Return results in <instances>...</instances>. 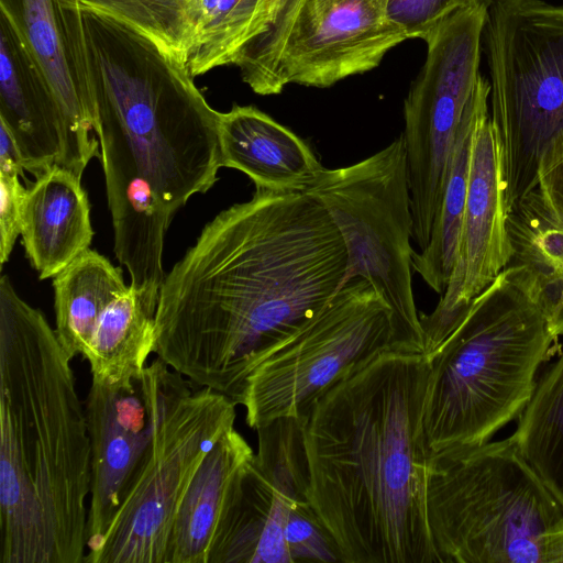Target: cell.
<instances>
[{
    "label": "cell",
    "mask_w": 563,
    "mask_h": 563,
    "mask_svg": "<svg viewBox=\"0 0 563 563\" xmlns=\"http://www.w3.org/2000/svg\"><path fill=\"white\" fill-rule=\"evenodd\" d=\"M483 46L509 216L563 157V5L490 0Z\"/></svg>",
    "instance_id": "cell-8"
},
{
    "label": "cell",
    "mask_w": 563,
    "mask_h": 563,
    "mask_svg": "<svg viewBox=\"0 0 563 563\" xmlns=\"http://www.w3.org/2000/svg\"><path fill=\"white\" fill-rule=\"evenodd\" d=\"M146 446L120 507L86 563H165L179 505L216 442L234 428L236 404L195 385L156 357L142 373Z\"/></svg>",
    "instance_id": "cell-7"
},
{
    "label": "cell",
    "mask_w": 563,
    "mask_h": 563,
    "mask_svg": "<svg viewBox=\"0 0 563 563\" xmlns=\"http://www.w3.org/2000/svg\"><path fill=\"white\" fill-rule=\"evenodd\" d=\"M254 453L234 428L216 442L179 505L165 563H210Z\"/></svg>",
    "instance_id": "cell-19"
},
{
    "label": "cell",
    "mask_w": 563,
    "mask_h": 563,
    "mask_svg": "<svg viewBox=\"0 0 563 563\" xmlns=\"http://www.w3.org/2000/svg\"><path fill=\"white\" fill-rule=\"evenodd\" d=\"M424 353L389 352L303 419L310 501L342 563H440L427 515Z\"/></svg>",
    "instance_id": "cell-2"
},
{
    "label": "cell",
    "mask_w": 563,
    "mask_h": 563,
    "mask_svg": "<svg viewBox=\"0 0 563 563\" xmlns=\"http://www.w3.org/2000/svg\"><path fill=\"white\" fill-rule=\"evenodd\" d=\"M81 13L93 130L130 147L175 214L218 180L221 112L196 87L187 64L106 15Z\"/></svg>",
    "instance_id": "cell-4"
},
{
    "label": "cell",
    "mask_w": 563,
    "mask_h": 563,
    "mask_svg": "<svg viewBox=\"0 0 563 563\" xmlns=\"http://www.w3.org/2000/svg\"><path fill=\"white\" fill-rule=\"evenodd\" d=\"M0 125L9 132L23 169L35 177L53 166L81 177L90 162L37 59L1 13Z\"/></svg>",
    "instance_id": "cell-15"
},
{
    "label": "cell",
    "mask_w": 563,
    "mask_h": 563,
    "mask_svg": "<svg viewBox=\"0 0 563 563\" xmlns=\"http://www.w3.org/2000/svg\"><path fill=\"white\" fill-rule=\"evenodd\" d=\"M194 40L187 66L196 77L234 65L243 48L273 25L283 0H188Z\"/></svg>",
    "instance_id": "cell-25"
},
{
    "label": "cell",
    "mask_w": 563,
    "mask_h": 563,
    "mask_svg": "<svg viewBox=\"0 0 563 563\" xmlns=\"http://www.w3.org/2000/svg\"><path fill=\"white\" fill-rule=\"evenodd\" d=\"M81 177L53 166L27 188L21 236L40 279L54 278L89 250L93 236L90 206Z\"/></svg>",
    "instance_id": "cell-21"
},
{
    "label": "cell",
    "mask_w": 563,
    "mask_h": 563,
    "mask_svg": "<svg viewBox=\"0 0 563 563\" xmlns=\"http://www.w3.org/2000/svg\"><path fill=\"white\" fill-rule=\"evenodd\" d=\"M388 0H301L264 96L289 84L328 88L376 68L407 40L387 16Z\"/></svg>",
    "instance_id": "cell-14"
},
{
    "label": "cell",
    "mask_w": 563,
    "mask_h": 563,
    "mask_svg": "<svg viewBox=\"0 0 563 563\" xmlns=\"http://www.w3.org/2000/svg\"><path fill=\"white\" fill-rule=\"evenodd\" d=\"M85 409L91 446L89 553L108 532L148 441L150 417L142 375L129 385L91 382Z\"/></svg>",
    "instance_id": "cell-16"
},
{
    "label": "cell",
    "mask_w": 563,
    "mask_h": 563,
    "mask_svg": "<svg viewBox=\"0 0 563 563\" xmlns=\"http://www.w3.org/2000/svg\"><path fill=\"white\" fill-rule=\"evenodd\" d=\"M256 432L257 452L210 563H291L286 539L306 537L320 527L310 501L301 423L279 419Z\"/></svg>",
    "instance_id": "cell-12"
},
{
    "label": "cell",
    "mask_w": 563,
    "mask_h": 563,
    "mask_svg": "<svg viewBox=\"0 0 563 563\" xmlns=\"http://www.w3.org/2000/svg\"><path fill=\"white\" fill-rule=\"evenodd\" d=\"M490 86L466 112L455 140L441 202L427 246L412 254V269L435 292L448 287L456 256L466 202L473 135L483 114L488 112Z\"/></svg>",
    "instance_id": "cell-23"
},
{
    "label": "cell",
    "mask_w": 563,
    "mask_h": 563,
    "mask_svg": "<svg viewBox=\"0 0 563 563\" xmlns=\"http://www.w3.org/2000/svg\"><path fill=\"white\" fill-rule=\"evenodd\" d=\"M82 8L106 15L142 34L164 53L187 64L194 40L188 0H79Z\"/></svg>",
    "instance_id": "cell-27"
},
{
    "label": "cell",
    "mask_w": 563,
    "mask_h": 563,
    "mask_svg": "<svg viewBox=\"0 0 563 563\" xmlns=\"http://www.w3.org/2000/svg\"><path fill=\"white\" fill-rule=\"evenodd\" d=\"M555 339L532 271L511 262L429 357L423 432L430 454L485 443L520 417Z\"/></svg>",
    "instance_id": "cell-5"
},
{
    "label": "cell",
    "mask_w": 563,
    "mask_h": 563,
    "mask_svg": "<svg viewBox=\"0 0 563 563\" xmlns=\"http://www.w3.org/2000/svg\"><path fill=\"white\" fill-rule=\"evenodd\" d=\"M427 515L440 563H563V506L514 434L430 454Z\"/></svg>",
    "instance_id": "cell-6"
},
{
    "label": "cell",
    "mask_w": 563,
    "mask_h": 563,
    "mask_svg": "<svg viewBox=\"0 0 563 563\" xmlns=\"http://www.w3.org/2000/svg\"><path fill=\"white\" fill-rule=\"evenodd\" d=\"M346 266L343 238L314 197L256 189L208 222L165 275L154 353L238 405L254 365L329 305Z\"/></svg>",
    "instance_id": "cell-1"
},
{
    "label": "cell",
    "mask_w": 563,
    "mask_h": 563,
    "mask_svg": "<svg viewBox=\"0 0 563 563\" xmlns=\"http://www.w3.org/2000/svg\"><path fill=\"white\" fill-rule=\"evenodd\" d=\"M157 300L129 285L102 312L82 356L92 382L129 385L142 375L154 353Z\"/></svg>",
    "instance_id": "cell-22"
},
{
    "label": "cell",
    "mask_w": 563,
    "mask_h": 563,
    "mask_svg": "<svg viewBox=\"0 0 563 563\" xmlns=\"http://www.w3.org/2000/svg\"><path fill=\"white\" fill-rule=\"evenodd\" d=\"M222 167L247 175L256 189L305 192L324 169L310 146L253 106L220 113Z\"/></svg>",
    "instance_id": "cell-20"
},
{
    "label": "cell",
    "mask_w": 563,
    "mask_h": 563,
    "mask_svg": "<svg viewBox=\"0 0 563 563\" xmlns=\"http://www.w3.org/2000/svg\"><path fill=\"white\" fill-rule=\"evenodd\" d=\"M534 278L549 328L555 338L563 336V263L555 271Z\"/></svg>",
    "instance_id": "cell-31"
},
{
    "label": "cell",
    "mask_w": 563,
    "mask_h": 563,
    "mask_svg": "<svg viewBox=\"0 0 563 563\" xmlns=\"http://www.w3.org/2000/svg\"><path fill=\"white\" fill-rule=\"evenodd\" d=\"M477 0H388V20L408 38H422Z\"/></svg>",
    "instance_id": "cell-29"
},
{
    "label": "cell",
    "mask_w": 563,
    "mask_h": 563,
    "mask_svg": "<svg viewBox=\"0 0 563 563\" xmlns=\"http://www.w3.org/2000/svg\"><path fill=\"white\" fill-rule=\"evenodd\" d=\"M503 158L488 112L472 142L470 175L454 267L446 289L429 314H420L424 354L432 356L456 328L472 300L511 262Z\"/></svg>",
    "instance_id": "cell-13"
},
{
    "label": "cell",
    "mask_w": 563,
    "mask_h": 563,
    "mask_svg": "<svg viewBox=\"0 0 563 563\" xmlns=\"http://www.w3.org/2000/svg\"><path fill=\"white\" fill-rule=\"evenodd\" d=\"M305 192L327 209L343 238V284L367 280L389 306L399 334L424 353L412 291L413 217L402 135L355 164L324 168Z\"/></svg>",
    "instance_id": "cell-10"
},
{
    "label": "cell",
    "mask_w": 563,
    "mask_h": 563,
    "mask_svg": "<svg viewBox=\"0 0 563 563\" xmlns=\"http://www.w3.org/2000/svg\"><path fill=\"white\" fill-rule=\"evenodd\" d=\"M389 352L423 353L399 334L389 306L371 284L354 278L261 357L238 404L254 430L279 418L305 419L331 388Z\"/></svg>",
    "instance_id": "cell-9"
},
{
    "label": "cell",
    "mask_w": 563,
    "mask_h": 563,
    "mask_svg": "<svg viewBox=\"0 0 563 563\" xmlns=\"http://www.w3.org/2000/svg\"><path fill=\"white\" fill-rule=\"evenodd\" d=\"M514 435L525 460L563 506V351L537 383Z\"/></svg>",
    "instance_id": "cell-26"
},
{
    "label": "cell",
    "mask_w": 563,
    "mask_h": 563,
    "mask_svg": "<svg viewBox=\"0 0 563 563\" xmlns=\"http://www.w3.org/2000/svg\"><path fill=\"white\" fill-rule=\"evenodd\" d=\"M108 207L114 233V254L137 290L158 297L165 278L164 238L174 213L143 177L130 147L121 140L98 135Z\"/></svg>",
    "instance_id": "cell-18"
},
{
    "label": "cell",
    "mask_w": 563,
    "mask_h": 563,
    "mask_svg": "<svg viewBox=\"0 0 563 563\" xmlns=\"http://www.w3.org/2000/svg\"><path fill=\"white\" fill-rule=\"evenodd\" d=\"M16 148L9 132L0 125V264L9 261L21 235L22 209L27 188L21 184L22 175Z\"/></svg>",
    "instance_id": "cell-28"
},
{
    "label": "cell",
    "mask_w": 563,
    "mask_h": 563,
    "mask_svg": "<svg viewBox=\"0 0 563 563\" xmlns=\"http://www.w3.org/2000/svg\"><path fill=\"white\" fill-rule=\"evenodd\" d=\"M128 287L122 271L92 250L53 278L55 331L71 357L84 356L100 316Z\"/></svg>",
    "instance_id": "cell-24"
},
{
    "label": "cell",
    "mask_w": 563,
    "mask_h": 563,
    "mask_svg": "<svg viewBox=\"0 0 563 563\" xmlns=\"http://www.w3.org/2000/svg\"><path fill=\"white\" fill-rule=\"evenodd\" d=\"M73 357L0 279V563H82L91 446Z\"/></svg>",
    "instance_id": "cell-3"
},
{
    "label": "cell",
    "mask_w": 563,
    "mask_h": 563,
    "mask_svg": "<svg viewBox=\"0 0 563 563\" xmlns=\"http://www.w3.org/2000/svg\"><path fill=\"white\" fill-rule=\"evenodd\" d=\"M79 0H0V13L18 30L46 75L71 132L91 161L98 156Z\"/></svg>",
    "instance_id": "cell-17"
},
{
    "label": "cell",
    "mask_w": 563,
    "mask_h": 563,
    "mask_svg": "<svg viewBox=\"0 0 563 563\" xmlns=\"http://www.w3.org/2000/svg\"><path fill=\"white\" fill-rule=\"evenodd\" d=\"M528 197L549 218L563 223V157L538 170L537 187Z\"/></svg>",
    "instance_id": "cell-30"
},
{
    "label": "cell",
    "mask_w": 563,
    "mask_h": 563,
    "mask_svg": "<svg viewBox=\"0 0 563 563\" xmlns=\"http://www.w3.org/2000/svg\"><path fill=\"white\" fill-rule=\"evenodd\" d=\"M490 0H477L430 33L427 58L404 102L412 239L423 250L430 239L460 125L490 82L479 73Z\"/></svg>",
    "instance_id": "cell-11"
}]
</instances>
